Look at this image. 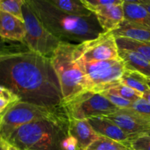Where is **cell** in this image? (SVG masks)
I'll return each mask as SVG.
<instances>
[{
    "mask_svg": "<svg viewBox=\"0 0 150 150\" xmlns=\"http://www.w3.org/2000/svg\"><path fill=\"white\" fill-rule=\"evenodd\" d=\"M69 130L70 134L77 139L81 150H86L100 138L86 120L69 119Z\"/></svg>",
    "mask_w": 150,
    "mask_h": 150,
    "instance_id": "cell-14",
    "label": "cell"
},
{
    "mask_svg": "<svg viewBox=\"0 0 150 150\" xmlns=\"http://www.w3.org/2000/svg\"><path fill=\"white\" fill-rule=\"evenodd\" d=\"M119 50L136 51L150 62V42H141L126 38H115Z\"/></svg>",
    "mask_w": 150,
    "mask_h": 150,
    "instance_id": "cell-19",
    "label": "cell"
},
{
    "mask_svg": "<svg viewBox=\"0 0 150 150\" xmlns=\"http://www.w3.org/2000/svg\"><path fill=\"white\" fill-rule=\"evenodd\" d=\"M119 57L125 63L126 70L136 71L150 78V62L136 51L119 50Z\"/></svg>",
    "mask_w": 150,
    "mask_h": 150,
    "instance_id": "cell-17",
    "label": "cell"
},
{
    "mask_svg": "<svg viewBox=\"0 0 150 150\" xmlns=\"http://www.w3.org/2000/svg\"><path fill=\"white\" fill-rule=\"evenodd\" d=\"M125 20L150 29V13L139 0H123Z\"/></svg>",
    "mask_w": 150,
    "mask_h": 150,
    "instance_id": "cell-15",
    "label": "cell"
},
{
    "mask_svg": "<svg viewBox=\"0 0 150 150\" xmlns=\"http://www.w3.org/2000/svg\"><path fill=\"white\" fill-rule=\"evenodd\" d=\"M130 108L139 114L150 118V103L144 98H141L139 100L133 102Z\"/></svg>",
    "mask_w": 150,
    "mask_h": 150,
    "instance_id": "cell-27",
    "label": "cell"
},
{
    "mask_svg": "<svg viewBox=\"0 0 150 150\" xmlns=\"http://www.w3.org/2000/svg\"><path fill=\"white\" fill-rule=\"evenodd\" d=\"M103 95L107 98L111 103L114 104L119 108H130L132 106L133 102L129 101L125 99L119 95L115 91L113 90V89H108L106 91H104L102 92Z\"/></svg>",
    "mask_w": 150,
    "mask_h": 150,
    "instance_id": "cell-25",
    "label": "cell"
},
{
    "mask_svg": "<svg viewBox=\"0 0 150 150\" xmlns=\"http://www.w3.org/2000/svg\"><path fill=\"white\" fill-rule=\"evenodd\" d=\"M29 3L45 27L61 42L79 45L105 32L95 14L89 17L67 14L50 0H29Z\"/></svg>",
    "mask_w": 150,
    "mask_h": 150,
    "instance_id": "cell-2",
    "label": "cell"
},
{
    "mask_svg": "<svg viewBox=\"0 0 150 150\" xmlns=\"http://www.w3.org/2000/svg\"><path fill=\"white\" fill-rule=\"evenodd\" d=\"M124 144H122L117 141L112 140L108 138L100 136L86 150H129Z\"/></svg>",
    "mask_w": 150,
    "mask_h": 150,
    "instance_id": "cell-23",
    "label": "cell"
},
{
    "mask_svg": "<svg viewBox=\"0 0 150 150\" xmlns=\"http://www.w3.org/2000/svg\"><path fill=\"white\" fill-rule=\"evenodd\" d=\"M144 98V99H145L148 102L150 103V89L143 94V98Z\"/></svg>",
    "mask_w": 150,
    "mask_h": 150,
    "instance_id": "cell-31",
    "label": "cell"
},
{
    "mask_svg": "<svg viewBox=\"0 0 150 150\" xmlns=\"http://www.w3.org/2000/svg\"><path fill=\"white\" fill-rule=\"evenodd\" d=\"M67 115L62 105L58 108L40 106L19 101L1 116L0 135L7 140L19 127L41 120H54Z\"/></svg>",
    "mask_w": 150,
    "mask_h": 150,
    "instance_id": "cell-5",
    "label": "cell"
},
{
    "mask_svg": "<svg viewBox=\"0 0 150 150\" xmlns=\"http://www.w3.org/2000/svg\"><path fill=\"white\" fill-rule=\"evenodd\" d=\"M51 59L59 81L63 102L88 90L86 75L77 45L61 42Z\"/></svg>",
    "mask_w": 150,
    "mask_h": 150,
    "instance_id": "cell-4",
    "label": "cell"
},
{
    "mask_svg": "<svg viewBox=\"0 0 150 150\" xmlns=\"http://www.w3.org/2000/svg\"><path fill=\"white\" fill-rule=\"evenodd\" d=\"M115 123L129 136L137 138L150 130V118L131 108H120L116 112L104 116Z\"/></svg>",
    "mask_w": 150,
    "mask_h": 150,
    "instance_id": "cell-10",
    "label": "cell"
},
{
    "mask_svg": "<svg viewBox=\"0 0 150 150\" xmlns=\"http://www.w3.org/2000/svg\"><path fill=\"white\" fill-rule=\"evenodd\" d=\"M1 85L21 101L40 106L58 108L63 96L51 59L33 51L1 52Z\"/></svg>",
    "mask_w": 150,
    "mask_h": 150,
    "instance_id": "cell-1",
    "label": "cell"
},
{
    "mask_svg": "<svg viewBox=\"0 0 150 150\" xmlns=\"http://www.w3.org/2000/svg\"><path fill=\"white\" fill-rule=\"evenodd\" d=\"M24 0H0V11L9 13L24 23L23 10Z\"/></svg>",
    "mask_w": 150,
    "mask_h": 150,
    "instance_id": "cell-22",
    "label": "cell"
},
{
    "mask_svg": "<svg viewBox=\"0 0 150 150\" xmlns=\"http://www.w3.org/2000/svg\"><path fill=\"white\" fill-rule=\"evenodd\" d=\"M139 4L143 5L150 13V0H139Z\"/></svg>",
    "mask_w": 150,
    "mask_h": 150,
    "instance_id": "cell-30",
    "label": "cell"
},
{
    "mask_svg": "<svg viewBox=\"0 0 150 150\" xmlns=\"http://www.w3.org/2000/svg\"><path fill=\"white\" fill-rule=\"evenodd\" d=\"M129 150H135V149H130Z\"/></svg>",
    "mask_w": 150,
    "mask_h": 150,
    "instance_id": "cell-35",
    "label": "cell"
},
{
    "mask_svg": "<svg viewBox=\"0 0 150 150\" xmlns=\"http://www.w3.org/2000/svg\"><path fill=\"white\" fill-rule=\"evenodd\" d=\"M77 50L79 57L84 62L120 57L116 38L111 32H104L95 39L79 44Z\"/></svg>",
    "mask_w": 150,
    "mask_h": 150,
    "instance_id": "cell-9",
    "label": "cell"
},
{
    "mask_svg": "<svg viewBox=\"0 0 150 150\" xmlns=\"http://www.w3.org/2000/svg\"><path fill=\"white\" fill-rule=\"evenodd\" d=\"M10 145V143L7 140L1 138V140H0V148H1V150H9Z\"/></svg>",
    "mask_w": 150,
    "mask_h": 150,
    "instance_id": "cell-29",
    "label": "cell"
},
{
    "mask_svg": "<svg viewBox=\"0 0 150 150\" xmlns=\"http://www.w3.org/2000/svg\"><path fill=\"white\" fill-rule=\"evenodd\" d=\"M21 101L20 98L5 86H0V114L4 115L15 104Z\"/></svg>",
    "mask_w": 150,
    "mask_h": 150,
    "instance_id": "cell-21",
    "label": "cell"
},
{
    "mask_svg": "<svg viewBox=\"0 0 150 150\" xmlns=\"http://www.w3.org/2000/svg\"><path fill=\"white\" fill-rule=\"evenodd\" d=\"M146 78L136 71L126 70L122 78L121 83L144 94L150 89L146 82Z\"/></svg>",
    "mask_w": 150,
    "mask_h": 150,
    "instance_id": "cell-20",
    "label": "cell"
},
{
    "mask_svg": "<svg viewBox=\"0 0 150 150\" xmlns=\"http://www.w3.org/2000/svg\"><path fill=\"white\" fill-rule=\"evenodd\" d=\"M146 82H147L148 86H149L150 88V78H146Z\"/></svg>",
    "mask_w": 150,
    "mask_h": 150,
    "instance_id": "cell-33",
    "label": "cell"
},
{
    "mask_svg": "<svg viewBox=\"0 0 150 150\" xmlns=\"http://www.w3.org/2000/svg\"><path fill=\"white\" fill-rule=\"evenodd\" d=\"M51 4L62 11L79 17H89L92 14L83 4L81 0H50Z\"/></svg>",
    "mask_w": 150,
    "mask_h": 150,
    "instance_id": "cell-18",
    "label": "cell"
},
{
    "mask_svg": "<svg viewBox=\"0 0 150 150\" xmlns=\"http://www.w3.org/2000/svg\"><path fill=\"white\" fill-rule=\"evenodd\" d=\"M130 149L135 150H150V136L146 134L138 136L130 142Z\"/></svg>",
    "mask_w": 150,
    "mask_h": 150,
    "instance_id": "cell-26",
    "label": "cell"
},
{
    "mask_svg": "<svg viewBox=\"0 0 150 150\" xmlns=\"http://www.w3.org/2000/svg\"><path fill=\"white\" fill-rule=\"evenodd\" d=\"M22 10L26 32L23 43L29 51L51 58L61 41L45 27L29 0L25 1Z\"/></svg>",
    "mask_w": 150,
    "mask_h": 150,
    "instance_id": "cell-6",
    "label": "cell"
},
{
    "mask_svg": "<svg viewBox=\"0 0 150 150\" xmlns=\"http://www.w3.org/2000/svg\"><path fill=\"white\" fill-rule=\"evenodd\" d=\"M81 1L89 10L92 7L120 4L123 3V0H81Z\"/></svg>",
    "mask_w": 150,
    "mask_h": 150,
    "instance_id": "cell-28",
    "label": "cell"
},
{
    "mask_svg": "<svg viewBox=\"0 0 150 150\" xmlns=\"http://www.w3.org/2000/svg\"><path fill=\"white\" fill-rule=\"evenodd\" d=\"M115 38H126L141 42H150V29L124 20L111 32Z\"/></svg>",
    "mask_w": 150,
    "mask_h": 150,
    "instance_id": "cell-16",
    "label": "cell"
},
{
    "mask_svg": "<svg viewBox=\"0 0 150 150\" xmlns=\"http://www.w3.org/2000/svg\"><path fill=\"white\" fill-rule=\"evenodd\" d=\"M83 63L87 79L88 90L98 93H102L121 83L122 78L126 70L124 62L120 57Z\"/></svg>",
    "mask_w": 150,
    "mask_h": 150,
    "instance_id": "cell-8",
    "label": "cell"
},
{
    "mask_svg": "<svg viewBox=\"0 0 150 150\" xmlns=\"http://www.w3.org/2000/svg\"><path fill=\"white\" fill-rule=\"evenodd\" d=\"M9 150H18L17 149V148L16 147V146H13V145H11L10 144V148H9Z\"/></svg>",
    "mask_w": 150,
    "mask_h": 150,
    "instance_id": "cell-32",
    "label": "cell"
},
{
    "mask_svg": "<svg viewBox=\"0 0 150 150\" xmlns=\"http://www.w3.org/2000/svg\"><path fill=\"white\" fill-rule=\"evenodd\" d=\"M62 107L69 119L78 120L108 116L120 109L102 94L89 90L63 102Z\"/></svg>",
    "mask_w": 150,
    "mask_h": 150,
    "instance_id": "cell-7",
    "label": "cell"
},
{
    "mask_svg": "<svg viewBox=\"0 0 150 150\" xmlns=\"http://www.w3.org/2000/svg\"><path fill=\"white\" fill-rule=\"evenodd\" d=\"M96 16L105 32H111L125 20L123 3L120 4L92 7L90 9Z\"/></svg>",
    "mask_w": 150,
    "mask_h": 150,
    "instance_id": "cell-12",
    "label": "cell"
},
{
    "mask_svg": "<svg viewBox=\"0 0 150 150\" xmlns=\"http://www.w3.org/2000/svg\"><path fill=\"white\" fill-rule=\"evenodd\" d=\"M0 35L2 39L23 42L26 27L23 21L15 16L0 11Z\"/></svg>",
    "mask_w": 150,
    "mask_h": 150,
    "instance_id": "cell-13",
    "label": "cell"
},
{
    "mask_svg": "<svg viewBox=\"0 0 150 150\" xmlns=\"http://www.w3.org/2000/svg\"><path fill=\"white\" fill-rule=\"evenodd\" d=\"M145 134H146V135H147V136H150V130H149V131H148V132H146V133H145Z\"/></svg>",
    "mask_w": 150,
    "mask_h": 150,
    "instance_id": "cell-34",
    "label": "cell"
},
{
    "mask_svg": "<svg viewBox=\"0 0 150 150\" xmlns=\"http://www.w3.org/2000/svg\"><path fill=\"white\" fill-rule=\"evenodd\" d=\"M112 89L119 95L133 103L136 102V101L139 100V99L143 98V94L123 84V83H120Z\"/></svg>",
    "mask_w": 150,
    "mask_h": 150,
    "instance_id": "cell-24",
    "label": "cell"
},
{
    "mask_svg": "<svg viewBox=\"0 0 150 150\" xmlns=\"http://www.w3.org/2000/svg\"><path fill=\"white\" fill-rule=\"evenodd\" d=\"M69 135V118L64 115L21 126L7 141L18 150H62V141Z\"/></svg>",
    "mask_w": 150,
    "mask_h": 150,
    "instance_id": "cell-3",
    "label": "cell"
},
{
    "mask_svg": "<svg viewBox=\"0 0 150 150\" xmlns=\"http://www.w3.org/2000/svg\"><path fill=\"white\" fill-rule=\"evenodd\" d=\"M86 120L92 126L93 130L99 136H104V137L124 144L129 148H130V142L133 139H136L125 133L115 123L107 119L104 116L93 117V118L88 119Z\"/></svg>",
    "mask_w": 150,
    "mask_h": 150,
    "instance_id": "cell-11",
    "label": "cell"
}]
</instances>
